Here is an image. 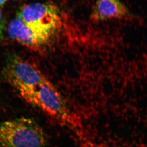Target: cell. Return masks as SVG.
I'll list each match as a JSON object with an SVG mask.
<instances>
[{
    "mask_svg": "<svg viewBox=\"0 0 147 147\" xmlns=\"http://www.w3.org/2000/svg\"><path fill=\"white\" fill-rule=\"evenodd\" d=\"M128 14L127 8L121 0H96L91 17L100 21L124 18Z\"/></svg>",
    "mask_w": 147,
    "mask_h": 147,
    "instance_id": "8992f818",
    "label": "cell"
},
{
    "mask_svg": "<svg viewBox=\"0 0 147 147\" xmlns=\"http://www.w3.org/2000/svg\"><path fill=\"white\" fill-rule=\"evenodd\" d=\"M26 101L50 116L67 121L70 120L69 110L65 102L48 79L37 86Z\"/></svg>",
    "mask_w": 147,
    "mask_h": 147,
    "instance_id": "277c9868",
    "label": "cell"
},
{
    "mask_svg": "<svg viewBox=\"0 0 147 147\" xmlns=\"http://www.w3.org/2000/svg\"><path fill=\"white\" fill-rule=\"evenodd\" d=\"M17 15L32 28L52 36L61 24V18L57 7L47 3H34L24 5Z\"/></svg>",
    "mask_w": 147,
    "mask_h": 147,
    "instance_id": "3957f363",
    "label": "cell"
},
{
    "mask_svg": "<svg viewBox=\"0 0 147 147\" xmlns=\"http://www.w3.org/2000/svg\"><path fill=\"white\" fill-rule=\"evenodd\" d=\"M42 127L35 120L21 117L0 122V147H46Z\"/></svg>",
    "mask_w": 147,
    "mask_h": 147,
    "instance_id": "6da1fadb",
    "label": "cell"
},
{
    "mask_svg": "<svg viewBox=\"0 0 147 147\" xmlns=\"http://www.w3.org/2000/svg\"><path fill=\"white\" fill-rule=\"evenodd\" d=\"M3 28H4V21L3 19V15L0 10V40L3 38Z\"/></svg>",
    "mask_w": 147,
    "mask_h": 147,
    "instance_id": "52a82bcc",
    "label": "cell"
},
{
    "mask_svg": "<svg viewBox=\"0 0 147 147\" xmlns=\"http://www.w3.org/2000/svg\"><path fill=\"white\" fill-rule=\"evenodd\" d=\"M8 33L11 38L31 49L42 47L52 37L32 28L17 14L9 25Z\"/></svg>",
    "mask_w": 147,
    "mask_h": 147,
    "instance_id": "5b68a950",
    "label": "cell"
},
{
    "mask_svg": "<svg viewBox=\"0 0 147 147\" xmlns=\"http://www.w3.org/2000/svg\"><path fill=\"white\" fill-rule=\"evenodd\" d=\"M3 74L6 81L24 100L47 79L35 65L17 55L7 58Z\"/></svg>",
    "mask_w": 147,
    "mask_h": 147,
    "instance_id": "7a4b0ae2",
    "label": "cell"
},
{
    "mask_svg": "<svg viewBox=\"0 0 147 147\" xmlns=\"http://www.w3.org/2000/svg\"><path fill=\"white\" fill-rule=\"evenodd\" d=\"M6 0H0V6L3 5Z\"/></svg>",
    "mask_w": 147,
    "mask_h": 147,
    "instance_id": "ba28073f",
    "label": "cell"
}]
</instances>
